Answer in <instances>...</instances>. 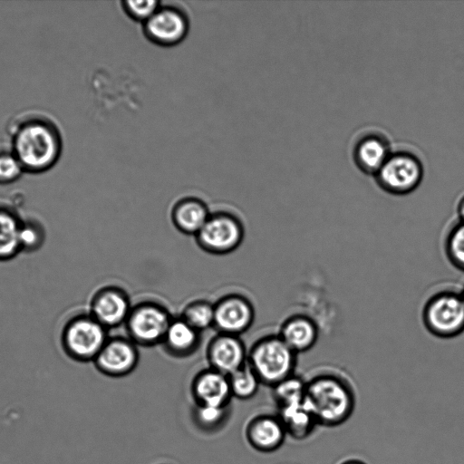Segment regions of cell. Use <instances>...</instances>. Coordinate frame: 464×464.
<instances>
[{
  "mask_svg": "<svg viewBox=\"0 0 464 464\" xmlns=\"http://www.w3.org/2000/svg\"><path fill=\"white\" fill-rule=\"evenodd\" d=\"M278 335L298 354L308 352L316 344L319 328L309 315L295 314L284 321Z\"/></svg>",
  "mask_w": 464,
  "mask_h": 464,
  "instance_id": "2e32d148",
  "label": "cell"
},
{
  "mask_svg": "<svg viewBox=\"0 0 464 464\" xmlns=\"http://www.w3.org/2000/svg\"><path fill=\"white\" fill-rule=\"evenodd\" d=\"M124 12L133 20L142 22L149 20L160 8V2L157 0L147 1H123Z\"/></svg>",
  "mask_w": 464,
  "mask_h": 464,
  "instance_id": "83f0119b",
  "label": "cell"
},
{
  "mask_svg": "<svg viewBox=\"0 0 464 464\" xmlns=\"http://www.w3.org/2000/svg\"><path fill=\"white\" fill-rule=\"evenodd\" d=\"M460 291H461V294H462V296H463V299H464V286L462 287V289Z\"/></svg>",
  "mask_w": 464,
  "mask_h": 464,
  "instance_id": "1f68e13d",
  "label": "cell"
},
{
  "mask_svg": "<svg viewBox=\"0 0 464 464\" xmlns=\"http://www.w3.org/2000/svg\"><path fill=\"white\" fill-rule=\"evenodd\" d=\"M181 317L200 333L210 326H214V304L206 301L190 303L183 310Z\"/></svg>",
  "mask_w": 464,
  "mask_h": 464,
  "instance_id": "484cf974",
  "label": "cell"
},
{
  "mask_svg": "<svg viewBox=\"0 0 464 464\" xmlns=\"http://www.w3.org/2000/svg\"><path fill=\"white\" fill-rule=\"evenodd\" d=\"M214 326L220 334L238 335L252 324L255 313L250 302L237 295L220 299L216 304Z\"/></svg>",
  "mask_w": 464,
  "mask_h": 464,
  "instance_id": "7c38bea8",
  "label": "cell"
},
{
  "mask_svg": "<svg viewBox=\"0 0 464 464\" xmlns=\"http://www.w3.org/2000/svg\"><path fill=\"white\" fill-rule=\"evenodd\" d=\"M198 342L199 332L182 317L171 320L163 340L166 348L175 355L190 354Z\"/></svg>",
  "mask_w": 464,
  "mask_h": 464,
  "instance_id": "44dd1931",
  "label": "cell"
},
{
  "mask_svg": "<svg viewBox=\"0 0 464 464\" xmlns=\"http://www.w3.org/2000/svg\"><path fill=\"white\" fill-rule=\"evenodd\" d=\"M287 435L297 440L308 438L318 426L304 401L279 408L277 416Z\"/></svg>",
  "mask_w": 464,
  "mask_h": 464,
  "instance_id": "d6986e66",
  "label": "cell"
},
{
  "mask_svg": "<svg viewBox=\"0 0 464 464\" xmlns=\"http://www.w3.org/2000/svg\"><path fill=\"white\" fill-rule=\"evenodd\" d=\"M420 319L425 330L440 339H452L464 333V299L461 291L440 289L423 303Z\"/></svg>",
  "mask_w": 464,
  "mask_h": 464,
  "instance_id": "3957f363",
  "label": "cell"
},
{
  "mask_svg": "<svg viewBox=\"0 0 464 464\" xmlns=\"http://www.w3.org/2000/svg\"><path fill=\"white\" fill-rule=\"evenodd\" d=\"M146 37L160 46H173L184 40L188 32L186 14L172 6H160L143 24Z\"/></svg>",
  "mask_w": 464,
  "mask_h": 464,
  "instance_id": "30bf717a",
  "label": "cell"
},
{
  "mask_svg": "<svg viewBox=\"0 0 464 464\" xmlns=\"http://www.w3.org/2000/svg\"><path fill=\"white\" fill-rule=\"evenodd\" d=\"M210 214L206 204L195 198L178 201L172 209V221L182 233L197 235L206 224Z\"/></svg>",
  "mask_w": 464,
  "mask_h": 464,
  "instance_id": "ac0fdd59",
  "label": "cell"
},
{
  "mask_svg": "<svg viewBox=\"0 0 464 464\" xmlns=\"http://www.w3.org/2000/svg\"><path fill=\"white\" fill-rule=\"evenodd\" d=\"M339 464H366V463L361 459H348L343 460Z\"/></svg>",
  "mask_w": 464,
  "mask_h": 464,
  "instance_id": "4dcf8cb0",
  "label": "cell"
},
{
  "mask_svg": "<svg viewBox=\"0 0 464 464\" xmlns=\"http://www.w3.org/2000/svg\"><path fill=\"white\" fill-rule=\"evenodd\" d=\"M197 404L228 406L232 397L228 376L213 369L201 372L192 383Z\"/></svg>",
  "mask_w": 464,
  "mask_h": 464,
  "instance_id": "9a60e30c",
  "label": "cell"
},
{
  "mask_svg": "<svg viewBox=\"0 0 464 464\" xmlns=\"http://www.w3.org/2000/svg\"><path fill=\"white\" fill-rule=\"evenodd\" d=\"M171 320L169 312L161 305L144 303L131 309L126 324L133 343L153 345L163 342Z\"/></svg>",
  "mask_w": 464,
  "mask_h": 464,
  "instance_id": "52a82bcc",
  "label": "cell"
},
{
  "mask_svg": "<svg viewBox=\"0 0 464 464\" xmlns=\"http://www.w3.org/2000/svg\"><path fill=\"white\" fill-rule=\"evenodd\" d=\"M423 174V163L418 154L408 149H398L392 150L374 176L382 190L401 196L415 190L420 186Z\"/></svg>",
  "mask_w": 464,
  "mask_h": 464,
  "instance_id": "8992f818",
  "label": "cell"
},
{
  "mask_svg": "<svg viewBox=\"0 0 464 464\" xmlns=\"http://www.w3.org/2000/svg\"><path fill=\"white\" fill-rule=\"evenodd\" d=\"M130 311L126 294L117 287L106 286L93 295L89 314L109 329L126 323Z\"/></svg>",
  "mask_w": 464,
  "mask_h": 464,
  "instance_id": "4fadbf2b",
  "label": "cell"
},
{
  "mask_svg": "<svg viewBox=\"0 0 464 464\" xmlns=\"http://www.w3.org/2000/svg\"><path fill=\"white\" fill-rule=\"evenodd\" d=\"M392 150L387 134L378 129L370 128L361 130L354 138L352 158L361 171L375 175Z\"/></svg>",
  "mask_w": 464,
  "mask_h": 464,
  "instance_id": "9c48e42d",
  "label": "cell"
},
{
  "mask_svg": "<svg viewBox=\"0 0 464 464\" xmlns=\"http://www.w3.org/2000/svg\"><path fill=\"white\" fill-rule=\"evenodd\" d=\"M24 172L20 162L11 150L0 152V184L16 181Z\"/></svg>",
  "mask_w": 464,
  "mask_h": 464,
  "instance_id": "f1b7e54d",
  "label": "cell"
},
{
  "mask_svg": "<svg viewBox=\"0 0 464 464\" xmlns=\"http://www.w3.org/2000/svg\"><path fill=\"white\" fill-rule=\"evenodd\" d=\"M243 235L239 220L230 214L220 212L210 214L196 238L204 250L213 254H227L241 244Z\"/></svg>",
  "mask_w": 464,
  "mask_h": 464,
  "instance_id": "ba28073f",
  "label": "cell"
},
{
  "mask_svg": "<svg viewBox=\"0 0 464 464\" xmlns=\"http://www.w3.org/2000/svg\"><path fill=\"white\" fill-rule=\"evenodd\" d=\"M46 232L44 226L34 218H22L20 228V247L23 253H34L44 244Z\"/></svg>",
  "mask_w": 464,
  "mask_h": 464,
  "instance_id": "d4e9b609",
  "label": "cell"
},
{
  "mask_svg": "<svg viewBox=\"0 0 464 464\" xmlns=\"http://www.w3.org/2000/svg\"><path fill=\"white\" fill-rule=\"evenodd\" d=\"M62 137L48 120L32 118L20 123L12 138V149L24 172L41 173L53 168L62 152Z\"/></svg>",
  "mask_w": 464,
  "mask_h": 464,
  "instance_id": "7a4b0ae2",
  "label": "cell"
},
{
  "mask_svg": "<svg viewBox=\"0 0 464 464\" xmlns=\"http://www.w3.org/2000/svg\"><path fill=\"white\" fill-rule=\"evenodd\" d=\"M457 219L464 222V195H462L456 205Z\"/></svg>",
  "mask_w": 464,
  "mask_h": 464,
  "instance_id": "f546056e",
  "label": "cell"
},
{
  "mask_svg": "<svg viewBox=\"0 0 464 464\" xmlns=\"http://www.w3.org/2000/svg\"><path fill=\"white\" fill-rule=\"evenodd\" d=\"M107 331L90 314L74 315L62 330V348L73 361L93 362L109 339Z\"/></svg>",
  "mask_w": 464,
  "mask_h": 464,
  "instance_id": "5b68a950",
  "label": "cell"
},
{
  "mask_svg": "<svg viewBox=\"0 0 464 464\" xmlns=\"http://www.w3.org/2000/svg\"><path fill=\"white\" fill-rule=\"evenodd\" d=\"M139 361V353L131 340L109 338L94 359L95 367L111 377H121L131 372Z\"/></svg>",
  "mask_w": 464,
  "mask_h": 464,
  "instance_id": "8fae6325",
  "label": "cell"
},
{
  "mask_svg": "<svg viewBox=\"0 0 464 464\" xmlns=\"http://www.w3.org/2000/svg\"><path fill=\"white\" fill-rule=\"evenodd\" d=\"M22 218L8 207L0 206V262L14 259L21 252Z\"/></svg>",
  "mask_w": 464,
  "mask_h": 464,
  "instance_id": "ffe728a7",
  "label": "cell"
},
{
  "mask_svg": "<svg viewBox=\"0 0 464 464\" xmlns=\"http://www.w3.org/2000/svg\"><path fill=\"white\" fill-rule=\"evenodd\" d=\"M232 396L241 400L253 397L261 383L248 362L228 376Z\"/></svg>",
  "mask_w": 464,
  "mask_h": 464,
  "instance_id": "cb8c5ba5",
  "label": "cell"
},
{
  "mask_svg": "<svg viewBox=\"0 0 464 464\" xmlns=\"http://www.w3.org/2000/svg\"><path fill=\"white\" fill-rule=\"evenodd\" d=\"M273 389L278 409L298 404L304 401L306 380L294 374L275 385Z\"/></svg>",
  "mask_w": 464,
  "mask_h": 464,
  "instance_id": "603a6c76",
  "label": "cell"
},
{
  "mask_svg": "<svg viewBox=\"0 0 464 464\" xmlns=\"http://www.w3.org/2000/svg\"><path fill=\"white\" fill-rule=\"evenodd\" d=\"M246 435L255 450L272 452L283 445L287 434L277 416L262 415L249 422Z\"/></svg>",
  "mask_w": 464,
  "mask_h": 464,
  "instance_id": "e0dca14e",
  "label": "cell"
},
{
  "mask_svg": "<svg viewBox=\"0 0 464 464\" xmlns=\"http://www.w3.org/2000/svg\"><path fill=\"white\" fill-rule=\"evenodd\" d=\"M443 251L448 262L464 272V222L457 219L448 228L443 239Z\"/></svg>",
  "mask_w": 464,
  "mask_h": 464,
  "instance_id": "7402d4cb",
  "label": "cell"
},
{
  "mask_svg": "<svg viewBox=\"0 0 464 464\" xmlns=\"http://www.w3.org/2000/svg\"><path fill=\"white\" fill-rule=\"evenodd\" d=\"M355 402L352 384L336 371H317L306 380L304 403L319 426L343 424L352 416Z\"/></svg>",
  "mask_w": 464,
  "mask_h": 464,
  "instance_id": "6da1fadb",
  "label": "cell"
},
{
  "mask_svg": "<svg viewBox=\"0 0 464 464\" xmlns=\"http://www.w3.org/2000/svg\"><path fill=\"white\" fill-rule=\"evenodd\" d=\"M261 383L274 387L295 374L297 353L276 335H269L253 346L247 357Z\"/></svg>",
  "mask_w": 464,
  "mask_h": 464,
  "instance_id": "277c9868",
  "label": "cell"
},
{
  "mask_svg": "<svg viewBox=\"0 0 464 464\" xmlns=\"http://www.w3.org/2000/svg\"><path fill=\"white\" fill-rule=\"evenodd\" d=\"M228 406H212L197 404L193 411L196 424L202 430L212 431L219 428L226 420Z\"/></svg>",
  "mask_w": 464,
  "mask_h": 464,
  "instance_id": "4316f807",
  "label": "cell"
},
{
  "mask_svg": "<svg viewBox=\"0 0 464 464\" xmlns=\"http://www.w3.org/2000/svg\"><path fill=\"white\" fill-rule=\"evenodd\" d=\"M208 359L211 369L227 376L240 369L247 362L242 341L237 335L220 333L209 343Z\"/></svg>",
  "mask_w": 464,
  "mask_h": 464,
  "instance_id": "5bb4252c",
  "label": "cell"
}]
</instances>
